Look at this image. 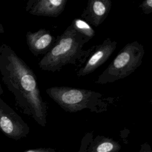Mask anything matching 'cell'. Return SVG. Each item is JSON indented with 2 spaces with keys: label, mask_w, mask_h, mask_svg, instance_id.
Returning a JSON list of instances; mask_svg holds the SVG:
<instances>
[{
  "label": "cell",
  "mask_w": 152,
  "mask_h": 152,
  "mask_svg": "<svg viewBox=\"0 0 152 152\" xmlns=\"http://www.w3.org/2000/svg\"><path fill=\"white\" fill-rule=\"evenodd\" d=\"M66 3L67 0H29L25 8L33 15L56 18L64 11Z\"/></svg>",
  "instance_id": "8"
},
{
  "label": "cell",
  "mask_w": 152,
  "mask_h": 152,
  "mask_svg": "<svg viewBox=\"0 0 152 152\" xmlns=\"http://www.w3.org/2000/svg\"><path fill=\"white\" fill-rule=\"evenodd\" d=\"M71 24L77 31L89 39L94 37L96 34L95 30L91 26L82 18H74Z\"/></svg>",
  "instance_id": "11"
},
{
  "label": "cell",
  "mask_w": 152,
  "mask_h": 152,
  "mask_svg": "<svg viewBox=\"0 0 152 152\" xmlns=\"http://www.w3.org/2000/svg\"><path fill=\"white\" fill-rule=\"evenodd\" d=\"M90 39L77 31L70 24L59 36L50 50L38 63L39 68L46 71H60L68 64L81 65L85 63L94 46L87 50L83 49Z\"/></svg>",
  "instance_id": "2"
},
{
  "label": "cell",
  "mask_w": 152,
  "mask_h": 152,
  "mask_svg": "<svg viewBox=\"0 0 152 152\" xmlns=\"http://www.w3.org/2000/svg\"><path fill=\"white\" fill-rule=\"evenodd\" d=\"M121 144L114 139L97 135L90 141L86 152H120Z\"/></svg>",
  "instance_id": "10"
},
{
  "label": "cell",
  "mask_w": 152,
  "mask_h": 152,
  "mask_svg": "<svg viewBox=\"0 0 152 152\" xmlns=\"http://www.w3.org/2000/svg\"><path fill=\"white\" fill-rule=\"evenodd\" d=\"M139 7L142 9L144 14H150L152 12V0H145L140 5Z\"/></svg>",
  "instance_id": "13"
},
{
  "label": "cell",
  "mask_w": 152,
  "mask_h": 152,
  "mask_svg": "<svg viewBox=\"0 0 152 152\" xmlns=\"http://www.w3.org/2000/svg\"><path fill=\"white\" fill-rule=\"evenodd\" d=\"M0 74L2 82L14 97L17 109L45 127L48 104L41 96L36 76L6 43L0 45Z\"/></svg>",
  "instance_id": "1"
},
{
  "label": "cell",
  "mask_w": 152,
  "mask_h": 152,
  "mask_svg": "<svg viewBox=\"0 0 152 152\" xmlns=\"http://www.w3.org/2000/svg\"><path fill=\"white\" fill-rule=\"evenodd\" d=\"M0 130L7 137L19 140L30 132L28 125L0 97Z\"/></svg>",
  "instance_id": "5"
},
{
  "label": "cell",
  "mask_w": 152,
  "mask_h": 152,
  "mask_svg": "<svg viewBox=\"0 0 152 152\" xmlns=\"http://www.w3.org/2000/svg\"><path fill=\"white\" fill-rule=\"evenodd\" d=\"M4 32H5V31H4V27H3L2 24L1 23V22H0V34L4 33Z\"/></svg>",
  "instance_id": "16"
},
{
  "label": "cell",
  "mask_w": 152,
  "mask_h": 152,
  "mask_svg": "<svg viewBox=\"0 0 152 152\" xmlns=\"http://www.w3.org/2000/svg\"><path fill=\"white\" fill-rule=\"evenodd\" d=\"M138 152H152V150L150 145L148 143L145 142L141 145L140 149Z\"/></svg>",
  "instance_id": "15"
},
{
  "label": "cell",
  "mask_w": 152,
  "mask_h": 152,
  "mask_svg": "<svg viewBox=\"0 0 152 152\" xmlns=\"http://www.w3.org/2000/svg\"><path fill=\"white\" fill-rule=\"evenodd\" d=\"M48 95L66 112L74 113L84 109L97 113L104 112L107 99L103 94L90 90L67 86H54L46 90Z\"/></svg>",
  "instance_id": "3"
},
{
  "label": "cell",
  "mask_w": 152,
  "mask_h": 152,
  "mask_svg": "<svg viewBox=\"0 0 152 152\" xmlns=\"http://www.w3.org/2000/svg\"><path fill=\"white\" fill-rule=\"evenodd\" d=\"M117 43L116 41L107 37L101 44L94 46L84 65L76 72L77 76L78 77L86 76L105 63L116 49Z\"/></svg>",
  "instance_id": "6"
},
{
  "label": "cell",
  "mask_w": 152,
  "mask_h": 152,
  "mask_svg": "<svg viewBox=\"0 0 152 152\" xmlns=\"http://www.w3.org/2000/svg\"><path fill=\"white\" fill-rule=\"evenodd\" d=\"M111 7L110 0H88L81 18L90 25L98 27L109 15Z\"/></svg>",
  "instance_id": "9"
},
{
  "label": "cell",
  "mask_w": 152,
  "mask_h": 152,
  "mask_svg": "<svg viewBox=\"0 0 152 152\" xmlns=\"http://www.w3.org/2000/svg\"><path fill=\"white\" fill-rule=\"evenodd\" d=\"M3 93H4V91H3V89H2L1 84H0V96H2L3 94Z\"/></svg>",
  "instance_id": "17"
},
{
  "label": "cell",
  "mask_w": 152,
  "mask_h": 152,
  "mask_svg": "<svg viewBox=\"0 0 152 152\" xmlns=\"http://www.w3.org/2000/svg\"><path fill=\"white\" fill-rule=\"evenodd\" d=\"M23 152H58L55 149L52 148H37L34 149H29Z\"/></svg>",
  "instance_id": "14"
},
{
  "label": "cell",
  "mask_w": 152,
  "mask_h": 152,
  "mask_svg": "<svg viewBox=\"0 0 152 152\" xmlns=\"http://www.w3.org/2000/svg\"><path fill=\"white\" fill-rule=\"evenodd\" d=\"M26 37L28 49L36 57L47 53L56 40L50 31L45 28H40L35 32L27 31Z\"/></svg>",
  "instance_id": "7"
},
{
  "label": "cell",
  "mask_w": 152,
  "mask_h": 152,
  "mask_svg": "<svg viewBox=\"0 0 152 152\" xmlns=\"http://www.w3.org/2000/svg\"><path fill=\"white\" fill-rule=\"evenodd\" d=\"M92 138H93V135L91 134L89 132L86 133L81 140V145L77 152H86L87 148Z\"/></svg>",
  "instance_id": "12"
},
{
  "label": "cell",
  "mask_w": 152,
  "mask_h": 152,
  "mask_svg": "<svg viewBox=\"0 0 152 152\" xmlns=\"http://www.w3.org/2000/svg\"><path fill=\"white\" fill-rule=\"evenodd\" d=\"M144 53V46L138 42L126 43L95 83L104 84L129 76L141 65Z\"/></svg>",
  "instance_id": "4"
}]
</instances>
